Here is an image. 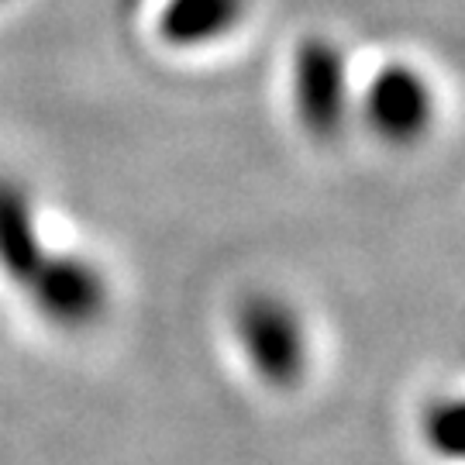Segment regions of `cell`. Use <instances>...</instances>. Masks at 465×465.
<instances>
[{
	"mask_svg": "<svg viewBox=\"0 0 465 465\" xmlns=\"http://www.w3.org/2000/svg\"><path fill=\"white\" fill-rule=\"evenodd\" d=\"M0 276L59 331H86L111 307L104 269L80 252L49 249L28 190L0 176Z\"/></svg>",
	"mask_w": 465,
	"mask_h": 465,
	"instance_id": "6da1fadb",
	"label": "cell"
},
{
	"mask_svg": "<svg viewBox=\"0 0 465 465\" xmlns=\"http://www.w3.org/2000/svg\"><path fill=\"white\" fill-rule=\"evenodd\" d=\"M234 341L249 369L276 390L297 386L311 366L307 321L286 297L252 293L234 311Z\"/></svg>",
	"mask_w": 465,
	"mask_h": 465,
	"instance_id": "7a4b0ae2",
	"label": "cell"
},
{
	"mask_svg": "<svg viewBox=\"0 0 465 465\" xmlns=\"http://www.w3.org/2000/svg\"><path fill=\"white\" fill-rule=\"evenodd\" d=\"M290 100L303 132L314 138H338L349 121V69L345 55L324 35H311L293 49Z\"/></svg>",
	"mask_w": 465,
	"mask_h": 465,
	"instance_id": "3957f363",
	"label": "cell"
},
{
	"mask_svg": "<svg viewBox=\"0 0 465 465\" xmlns=\"http://www.w3.org/2000/svg\"><path fill=\"white\" fill-rule=\"evenodd\" d=\"M362 117L376 138L414 145L434 121V94L424 73L407 63H386L362 94Z\"/></svg>",
	"mask_w": 465,
	"mask_h": 465,
	"instance_id": "277c9868",
	"label": "cell"
},
{
	"mask_svg": "<svg viewBox=\"0 0 465 465\" xmlns=\"http://www.w3.org/2000/svg\"><path fill=\"white\" fill-rule=\"evenodd\" d=\"M249 0H166L159 35L173 49L214 45L245 21Z\"/></svg>",
	"mask_w": 465,
	"mask_h": 465,
	"instance_id": "5b68a950",
	"label": "cell"
}]
</instances>
